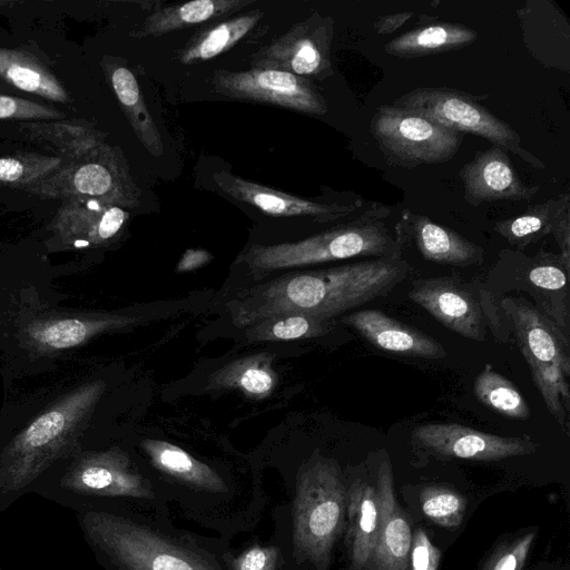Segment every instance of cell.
Listing matches in <instances>:
<instances>
[{
  "label": "cell",
  "mask_w": 570,
  "mask_h": 570,
  "mask_svg": "<svg viewBox=\"0 0 570 570\" xmlns=\"http://www.w3.org/2000/svg\"><path fill=\"white\" fill-rule=\"evenodd\" d=\"M476 399L495 413L514 420H527L530 407L519 389L505 376L485 364L473 384Z\"/></svg>",
  "instance_id": "31"
},
{
  "label": "cell",
  "mask_w": 570,
  "mask_h": 570,
  "mask_svg": "<svg viewBox=\"0 0 570 570\" xmlns=\"http://www.w3.org/2000/svg\"><path fill=\"white\" fill-rule=\"evenodd\" d=\"M347 490L335 461L316 456L305 464L296 482L293 509L295 552L318 570H326L346 517Z\"/></svg>",
  "instance_id": "4"
},
{
  "label": "cell",
  "mask_w": 570,
  "mask_h": 570,
  "mask_svg": "<svg viewBox=\"0 0 570 570\" xmlns=\"http://www.w3.org/2000/svg\"><path fill=\"white\" fill-rule=\"evenodd\" d=\"M128 213L118 206L107 208L96 222L91 232L95 242H105L112 238L124 226Z\"/></svg>",
  "instance_id": "39"
},
{
  "label": "cell",
  "mask_w": 570,
  "mask_h": 570,
  "mask_svg": "<svg viewBox=\"0 0 570 570\" xmlns=\"http://www.w3.org/2000/svg\"><path fill=\"white\" fill-rule=\"evenodd\" d=\"M139 321L137 317L111 315L94 320H57L37 326L31 336L40 344L51 348H67L78 345L101 332L129 326Z\"/></svg>",
  "instance_id": "28"
},
{
  "label": "cell",
  "mask_w": 570,
  "mask_h": 570,
  "mask_svg": "<svg viewBox=\"0 0 570 570\" xmlns=\"http://www.w3.org/2000/svg\"><path fill=\"white\" fill-rule=\"evenodd\" d=\"M342 322L381 351L421 358H443L446 355L444 347L430 335L377 309L354 312L344 316Z\"/></svg>",
  "instance_id": "19"
},
{
  "label": "cell",
  "mask_w": 570,
  "mask_h": 570,
  "mask_svg": "<svg viewBox=\"0 0 570 570\" xmlns=\"http://www.w3.org/2000/svg\"><path fill=\"white\" fill-rule=\"evenodd\" d=\"M73 184L85 195L106 197L131 207L139 205L140 191L126 168L112 173L108 166L87 164L77 170Z\"/></svg>",
  "instance_id": "29"
},
{
  "label": "cell",
  "mask_w": 570,
  "mask_h": 570,
  "mask_svg": "<svg viewBox=\"0 0 570 570\" xmlns=\"http://www.w3.org/2000/svg\"><path fill=\"white\" fill-rule=\"evenodd\" d=\"M0 77L21 90L55 101L67 100V95L57 79L23 53L0 49Z\"/></svg>",
  "instance_id": "30"
},
{
  "label": "cell",
  "mask_w": 570,
  "mask_h": 570,
  "mask_svg": "<svg viewBox=\"0 0 570 570\" xmlns=\"http://www.w3.org/2000/svg\"><path fill=\"white\" fill-rule=\"evenodd\" d=\"M413 440L432 454L476 461H498L535 451L529 436H500L458 423H426L412 431Z\"/></svg>",
  "instance_id": "12"
},
{
  "label": "cell",
  "mask_w": 570,
  "mask_h": 570,
  "mask_svg": "<svg viewBox=\"0 0 570 570\" xmlns=\"http://www.w3.org/2000/svg\"><path fill=\"white\" fill-rule=\"evenodd\" d=\"M423 513L444 528H458L465 513L466 501L458 491L442 485H428L420 492Z\"/></svg>",
  "instance_id": "34"
},
{
  "label": "cell",
  "mask_w": 570,
  "mask_h": 570,
  "mask_svg": "<svg viewBox=\"0 0 570 570\" xmlns=\"http://www.w3.org/2000/svg\"><path fill=\"white\" fill-rule=\"evenodd\" d=\"M409 297L450 331L476 342L485 341L493 306L490 292L475 289L456 276H442L415 279Z\"/></svg>",
  "instance_id": "10"
},
{
  "label": "cell",
  "mask_w": 570,
  "mask_h": 570,
  "mask_svg": "<svg viewBox=\"0 0 570 570\" xmlns=\"http://www.w3.org/2000/svg\"><path fill=\"white\" fill-rule=\"evenodd\" d=\"M500 304L524 360L558 366L570 376V338L523 297Z\"/></svg>",
  "instance_id": "16"
},
{
  "label": "cell",
  "mask_w": 570,
  "mask_h": 570,
  "mask_svg": "<svg viewBox=\"0 0 570 570\" xmlns=\"http://www.w3.org/2000/svg\"><path fill=\"white\" fill-rule=\"evenodd\" d=\"M210 83L216 92L232 99L269 104L313 116H324L328 110L324 96L311 80L282 70L218 69L212 75Z\"/></svg>",
  "instance_id": "9"
},
{
  "label": "cell",
  "mask_w": 570,
  "mask_h": 570,
  "mask_svg": "<svg viewBox=\"0 0 570 570\" xmlns=\"http://www.w3.org/2000/svg\"><path fill=\"white\" fill-rule=\"evenodd\" d=\"M104 390L101 381L83 386L19 434L0 464L1 509L19 497L53 461L73 432V426L94 406Z\"/></svg>",
  "instance_id": "5"
},
{
  "label": "cell",
  "mask_w": 570,
  "mask_h": 570,
  "mask_svg": "<svg viewBox=\"0 0 570 570\" xmlns=\"http://www.w3.org/2000/svg\"><path fill=\"white\" fill-rule=\"evenodd\" d=\"M81 524L91 546L115 570H220L203 553L132 518L88 510Z\"/></svg>",
  "instance_id": "3"
},
{
  "label": "cell",
  "mask_w": 570,
  "mask_h": 570,
  "mask_svg": "<svg viewBox=\"0 0 570 570\" xmlns=\"http://www.w3.org/2000/svg\"><path fill=\"white\" fill-rule=\"evenodd\" d=\"M370 130L387 165L410 169L451 160L463 140L462 134L393 105L377 107Z\"/></svg>",
  "instance_id": "7"
},
{
  "label": "cell",
  "mask_w": 570,
  "mask_h": 570,
  "mask_svg": "<svg viewBox=\"0 0 570 570\" xmlns=\"http://www.w3.org/2000/svg\"><path fill=\"white\" fill-rule=\"evenodd\" d=\"M254 2L255 0H195L166 6L147 16L135 36L137 38L160 37L230 16Z\"/></svg>",
  "instance_id": "21"
},
{
  "label": "cell",
  "mask_w": 570,
  "mask_h": 570,
  "mask_svg": "<svg viewBox=\"0 0 570 570\" xmlns=\"http://www.w3.org/2000/svg\"><path fill=\"white\" fill-rule=\"evenodd\" d=\"M262 10H250L227 20L199 29L186 45L176 52L183 65L210 60L247 37L263 18Z\"/></svg>",
  "instance_id": "24"
},
{
  "label": "cell",
  "mask_w": 570,
  "mask_h": 570,
  "mask_svg": "<svg viewBox=\"0 0 570 570\" xmlns=\"http://www.w3.org/2000/svg\"><path fill=\"white\" fill-rule=\"evenodd\" d=\"M413 16V12L405 11L379 17V19L374 22V30L377 35H391L400 29Z\"/></svg>",
  "instance_id": "42"
},
{
  "label": "cell",
  "mask_w": 570,
  "mask_h": 570,
  "mask_svg": "<svg viewBox=\"0 0 570 570\" xmlns=\"http://www.w3.org/2000/svg\"><path fill=\"white\" fill-rule=\"evenodd\" d=\"M141 448L153 465L163 473L196 489L210 492L226 490V484L217 472L184 449L155 439L144 440Z\"/></svg>",
  "instance_id": "25"
},
{
  "label": "cell",
  "mask_w": 570,
  "mask_h": 570,
  "mask_svg": "<svg viewBox=\"0 0 570 570\" xmlns=\"http://www.w3.org/2000/svg\"><path fill=\"white\" fill-rule=\"evenodd\" d=\"M61 115L29 100L0 95V119L4 118H55Z\"/></svg>",
  "instance_id": "37"
},
{
  "label": "cell",
  "mask_w": 570,
  "mask_h": 570,
  "mask_svg": "<svg viewBox=\"0 0 570 570\" xmlns=\"http://www.w3.org/2000/svg\"><path fill=\"white\" fill-rule=\"evenodd\" d=\"M478 38L474 29L456 22L421 24L389 40L386 53L404 59L445 53L472 45Z\"/></svg>",
  "instance_id": "22"
},
{
  "label": "cell",
  "mask_w": 570,
  "mask_h": 570,
  "mask_svg": "<svg viewBox=\"0 0 570 570\" xmlns=\"http://www.w3.org/2000/svg\"><path fill=\"white\" fill-rule=\"evenodd\" d=\"M570 198L569 194H562L558 199H548L543 203L531 205L515 217L501 219L494 223V230L519 252L532 243L551 234L558 215Z\"/></svg>",
  "instance_id": "27"
},
{
  "label": "cell",
  "mask_w": 570,
  "mask_h": 570,
  "mask_svg": "<svg viewBox=\"0 0 570 570\" xmlns=\"http://www.w3.org/2000/svg\"><path fill=\"white\" fill-rule=\"evenodd\" d=\"M277 558L276 548L255 544L239 554L233 567L235 570H275Z\"/></svg>",
  "instance_id": "38"
},
{
  "label": "cell",
  "mask_w": 570,
  "mask_h": 570,
  "mask_svg": "<svg viewBox=\"0 0 570 570\" xmlns=\"http://www.w3.org/2000/svg\"><path fill=\"white\" fill-rule=\"evenodd\" d=\"M26 166L16 158H0V180L17 181L26 174Z\"/></svg>",
  "instance_id": "43"
},
{
  "label": "cell",
  "mask_w": 570,
  "mask_h": 570,
  "mask_svg": "<svg viewBox=\"0 0 570 570\" xmlns=\"http://www.w3.org/2000/svg\"><path fill=\"white\" fill-rule=\"evenodd\" d=\"M410 269V264L402 257H383L286 274L242 292L229 304V312L233 323L243 328L285 314L333 320L385 296L407 276Z\"/></svg>",
  "instance_id": "1"
},
{
  "label": "cell",
  "mask_w": 570,
  "mask_h": 570,
  "mask_svg": "<svg viewBox=\"0 0 570 570\" xmlns=\"http://www.w3.org/2000/svg\"><path fill=\"white\" fill-rule=\"evenodd\" d=\"M463 184V198L478 207L497 200H531L538 185L524 184L515 171L505 150L491 145L479 150L459 171Z\"/></svg>",
  "instance_id": "15"
},
{
  "label": "cell",
  "mask_w": 570,
  "mask_h": 570,
  "mask_svg": "<svg viewBox=\"0 0 570 570\" xmlns=\"http://www.w3.org/2000/svg\"><path fill=\"white\" fill-rule=\"evenodd\" d=\"M532 379L557 422L568 431L570 412L569 377L560 367L527 358Z\"/></svg>",
  "instance_id": "33"
},
{
  "label": "cell",
  "mask_w": 570,
  "mask_h": 570,
  "mask_svg": "<svg viewBox=\"0 0 570 570\" xmlns=\"http://www.w3.org/2000/svg\"><path fill=\"white\" fill-rule=\"evenodd\" d=\"M487 97L449 87H417L395 98L392 105L420 112L460 134L480 136L535 169H544L546 164L521 146L519 134L478 102Z\"/></svg>",
  "instance_id": "6"
},
{
  "label": "cell",
  "mask_w": 570,
  "mask_h": 570,
  "mask_svg": "<svg viewBox=\"0 0 570 570\" xmlns=\"http://www.w3.org/2000/svg\"><path fill=\"white\" fill-rule=\"evenodd\" d=\"M441 551L429 539L423 529L412 534L410 549V570H438Z\"/></svg>",
  "instance_id": "36"
},
{
  "label": "cell",
  "mask_w": 570,
  "mask_h": 570,
  "mask_svg": "<svg viewBox=\"0 0 570 570\" xmlns=\"http://www.w3.org/2000/svg\"><path fill=\"white\" fill-rule=\"evenodd\" d=\"M333 37V18L314 11L257 50L250 58L252 68L282 70L308 80H324L334 73L331 58Z\"/></svg>",
  "instance_id": "8"
},
{
  "label": "cell",
  "mask_w": 570,
  "mask_h": 570,
  "mask_svg": "<svg viewBox=\"0 0 570 570\" xmlns=\"http://www.w3.org/2000/svg\"><path fill=\"white\" fill-rule=\"evenodd\" d=\"M332 320L306 314H285L262 320L245 328L249 342L293 341L327 334Z\"/></svg>",
  "instance_id": "32"
},
{
  "label": "cell",
  "mask_w": 570,
  "mask_h": 570,
  "mask_svg": "<svg viewBox=\"0 0 570 570\" xmlns=\"http://www.w3.org/2000/svg\"><path fill=\"white\" fill-rule=\"evenodd\" d=\"M551 234L561 249V257L570 265V198L563 204Z\"/></svg>",
  "instance_id": "40"
},
{
  "label": "cell",
  "mask_w": 570,
  "mask_h": 570,
  "mask_svg": "<svg viewBox=\"0 0 570 570\" xmlns=\"http://www.w3.org/2000/svg\"><path fill=\"white\" fill-rule=\"evenodd\" d=\"M213 259V255L202 248H189L184 252L177 266L176 273H187L195 271Z\"/></svg>",
  "instance_id": "41"
},
{
  "label": "cell",
  "mask_w": 570,
  "mask_h": 570,
  "mask_svg": "<svg viewBox=\"0 0 570 570\" xmlns=\"http://www.w3.org/2000/svg\"><path fill=\"white\" fill-rule=\"evenodd\" d=\"M508 253L517 266V281L533 297L534 307L570 338V265L561 255L543 249L534 257L524 256L520 252Z\"/></svg>",
  "instance_id": "14"
},
{
  "label": "cell",
  "mask_w": 570,
  "mask_h": 570,
  "mask_svg": "<svg viewBox=\"0 0 570 570\" xmlns=\"http://www.w3.org/2000/svg\"><path fill=\"white\" fill-rule=\"evenodd\" d=\"M111 85L115 94L145 149L153 156L164 153L160 132L153 119L138 81L126 67H116L111 72Z\"/></svg>",
  "instance_id": "26"
},
{
  "label": "cell",
  "mask_w": 570,
  "mask_h": 570,
  "mask_svg": "<svg viewBox=\"0 0 570 570\" xmlns=\"http://www.w3.org/2000/svg\"><path fill=\"white\" fill-rule=\"evenodd\" d=\"M346 513L352 570H362L371 558L380 530L376 488L360 480L353 482L347 490Z\"/></svg>",
  "instance_id": "20"
},
{
  "label": "cell",
  "mask_w": 570,
  "mask_h": 570,
  "mask_svg": "<svg viewBox=\"0 0 570 570\" xmlns=\"http://www.w3.org/2000/svg\"><path fill=\"white\" fill-rule=\"evenodd\" d=\"M392 208L367 203L360 214L341 224L297 242L254 244L239 261L254 275L353 257L401 258L402 247L384 223Z\"/></svg>",
  "instance_id": "2"
},
{
  "label": "cell",
  "mask_w": 570,
  "mask_h": 570,
  "mask_svg": "<svg viewBox=\"0 0 570 570\" xmlns=\"http://www.w3.org/2000/svg\"><path fill=\"white\" fill-rule=\"evenodd\" d=\"M213 179L232 198L275 217H311L317 223H330L353 216L366 204L362 198L347 204L304 199L225 170L214 173Z\"/></svg>",
  "instance_id": "13"
},
{
  "label": "cell",
  "mask_w": 570,
  "mask_h": 570,
  "mask_svg": "<svg viewBox=\"0 0 570 570\" xmlns=\"http://www.w3.org/2000/svg\"><path fill=\"white\" fill-rule=\"evenodd\" d=\"M395 229L399 238L414 243L425 261L458 267L483 263L482 247L425 215L404 209Z\"/></svg>",
  "instance_id": "18"
},
{
  "label": "cell",
  "mask_w": 570,
  "mask_h": 570,
  "mask_svg": "<svg viewBox=\"0 0 570 570\" xmlns=\"http://www.w3.org/2000/svg\"><path fill=\"white\" fill-rule=\"evenodd\" d=\"M375 488L381 509L380 530L371 558L362 570H410L411 524L396 501L387 456L379 465Z\"/></svg>",
  "instance_id": "17"
},
{
  "label": "cell",
  "mask_w": 570,
  "mask_h": 570,
  "mask_svg": "<svg viewBox=\"0 0 570 570\" xmlns=\"http://www.w3.org/2000/svg\"><path fill=\"white\" fill-rule=\"evenodd\" d=\"M273 363L274 355L268 352L236 358L210 374L206 390H237L249 399H266L278 381Z\"/></svg>",
  "instance_id": "23"
},
{
  "label": "cell",
  "mask_w": 570,
  "mask_h": 570,
  "mask_svg": "<svg viewBox=\"0 0 570 570\" xmlns=\"http://www.w3.org/2000/svg\"><path fill=\"white\" fill-rule=\"evenodd\" d=\"M534 538L535 534L530 532L503 546L483 570H522Z\"/></svg>",
  "instance_id": "35"
},
{
  "label": "cell",
  "mask_w": 570,
  "mask_h": 570,
  "mask_svg": "<svg viewBox=\"0 0 570 570\" xmlns=\"http://www.w3.org/2000/svg\"><path fill=\"white\" fill-rule=\"evenodd\" d=\"M59 487L72 499L151 497L149 482L132 470L128 455L118 449L82 456L62 475Z\"/></svg>",
  "instance_id": "11"
}]
</instances>
